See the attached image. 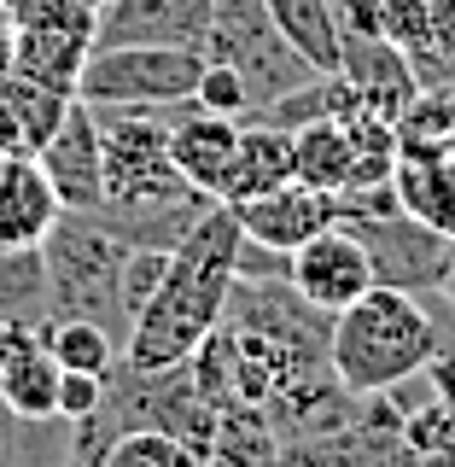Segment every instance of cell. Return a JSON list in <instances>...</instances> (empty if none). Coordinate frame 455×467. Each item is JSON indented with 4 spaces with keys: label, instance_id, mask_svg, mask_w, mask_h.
Instances as JSON below:
<instances>
[{
    "label": "cell",
    "instance_id": "6da1fadb",
    "mask_svg": "<svg viewBox=\"0 0 455 467\" xmlns=\"http://www.w3.org/2000/svg\"><path fill=\"white\" fill-rule=\"evenodd\" d=\"M245 228L222 199L181 234V245L170 252V269L158 292L140 304V316L129 321L123 357L129 368H175L204 345V333L222 321L228 286H233V252H240Z\"/></svg>",
    "mask_w": 455,
    "mask_h": 467
},
{
    "label": "cell",
    "instance_id": "7a4b0ae2",
    "mask_svg": "<svg viewBox=\"0 0 455 467\" xmlns=\"http://www.w3.org/2000/svg\"><path fill=\"white\" fill-rule=\"evenodd\" d=\"M432 350H438L432 304L398 286H368L357 304H345L333 316L327 333V362L339 374V386L357 391V398L427 379Z\"/></svg>",
    "mask_w": 455,
    "mask_h": 467
},
{
    "label": "cell",
    "instance_id": "3957f363",
    "mask_svg": "<svg viewBox=\"0 0 455 467\" xmlns=\"http://www.w3.org/2000/svg\"><path fill=\"white\" fill-rule=\"evenodd\" d=\"M339 223L362 240L379 286L415 292V298L450 292V281H455V234L408 216L398 204V193H391V182L386 187H362V193H345Z\"/></svg>",
    "mask_w": 455,
    "mask_h": 467
},
{
    "label": "cell",
    "instance_id": "277c9868",
    "mask_svg": "<svg viewBox=\"0 0 455 467\" xmlns=\"http://www.w3.org/2000/svg\"><path fill=\"white\" fill-rule=\"evenodd\" d=\"M47 257V286H53V316H88L99 327L123 333L129 339V316H123V275L129 240L117 234L99 211H58L53 234L41 240Z\"/></svg>",
    "mask_w": 455,
    "mask_h": 467
},
{
    "label": "cell",
    "instance_id": "5b68a950",
    "mask_svg": "<svg viewBox=\"0 0 455 467\" xmlns=\"http://www.w3.org/2000/svg\"><path fill=\"white\" fill-rule=\"evenodd\" d=\"M199 53L240 70L245 94H252V117L315 77V65L281 36V24L269 18L263 0H211V24H204Z\"/></svg>",
    "mask_w": 455,
    "mask_h": 467
},
{
    "label": "cell",
    "instance_id": "8992f818",
    "mask_svg": "<svg viewBox=\"0 0 455 467\" xmlns=\"http://www.w3.org/2000/svg\"><path fill=\"white\" fill-rule=\"evenodd\" d=\"M292 152H298V182L327 187V193H362V187H386L398 164V123L374 111H339L321 123L292 129Z\"/></svg>",
    "mask_w": 455,
    "mask_h": 467
},
{
    "label": "cell",
    "instance_id": "52a82bcc",
    "mask_svg": "<svg viewBox=\"0 0 455 467\" xmlns=\"http://www.w3.org/2000/svg\"><path fill=\"white\" fill-rule=\"evenodd\" d=\"M204 70L199 47H152V41H129V47H94L82 65L77 99L88 106H181L193 99Z\"/></svg>",
    "mask_w": 455,
    "mask_h": 467
},
{
    "label": "cell",
    "instance_id": "ba28073f",
    "mask_svg": "<svg viewBox=\"0 0 455 467\" xmlns=\"http://www.w3.org/2000/svg\"><path fill=\"white\" fill-rule=\"evenodd\" d=\"M36 164L53 182L65 211H99V199H106V140H99V111L88 99H70L65 123L47 135Z\"/></svg>",
    "mask_w": 455,
    "mask_h": 467
},
{
    "label": "cell",
    "instance_id": "9c48e42d",
    "mask_svg": "<svg viewBox=\"0 0 455 467\" xmlns=\"http://www.w3.org/2000/svg\"><path fill=\"white\" fill-rule=\"evenodd\" d=\"M286 281L298 286L315 310H327V316H339L345 304H357L368 286H379L374 263H368V252H362V240L345 223L310 234V240L292 252V275H286Z\"/></svg>",
    "mask_w": 455,
    "mask_h": 467
},
{
    "label": "cell",
    "instance_id": "30bf717a",
    "mask_svg": "<svg viewBox=\"0 0 455 467\" xmlns=\"http://www.w3.org/2000/svg\"><path fill=\"white\" fill-rule=\"evenodd\" d=\"M333 70H339V82L350 88V99H357L362 111L391 117V123H398V111L420 94V77H415V65H408V53L398 41L374 36V29H339V65Z\"/></svg>",
    "mask_w": 455,
    "mask_h": 467
},
{
    "label": "cell",
    "instance_id": "8fae6325",
    "mask_svg": "<svg viewBox=\"0 0 455 467\" xmlns=\"http://www.w3.org/2000/svg\"><path fill=\"white\" fill-rule=\"evenodd\" d=\"M228 211L240 216L245 240L274 245V252H298L310 234H321V228L339 223V216H345V199L292 175V182L269 187V193H257V199H240V204H228Z\"/></svg>",
    "mask_w": 455,
    "mask_h": 467
},
{
    "label": "cell",
    "instance_id": "7c38bea8",
    "mask_svg": "<svg viewBox=\"0 0 455 467\" xmlns=\"http://www.w3.org/2000/svg\"><path fill=\"white\" fill-rule=\"evenodd\" d=\"M211 24V0H106L94 24V47H199Z\"/></svg>",
    "mask_w": 455,
    "mask_h": 467
},
{
    "label": "cell",
    "instance_id": "4fadbf2b",
    "mask_svg": "<svg viewBox=\"0 0 455 467\" xmlns=\"http://www.w3.org/2000/svg\"><path fill=\"white\" fill-rule=\"evenodd\" d=\"M240 123L245 117H216L193 106V99L170 111V158L199 193L216 199V187H222V175L233 164V146H240Z\"/></svg>",
    "mask_w": 455,
    "mask_h": 467
},
{
    "label": "cell",
    "instance_id": "5bb4252c",
    "mask_svg": "<svg viewBox=\"0 0 455 467\" xmlns=\"http://www.w3.org/2000/svg\"><path fill=\"white\" fill-rule=\"evenodd\" d=\"M298 175V152H292V129L269 123V117H245L240 123V146H233V164L216 187L222 204H240V199H257L269 187H281Z\"/></svg>",
    "mask_w": 455,
    "mask_h": 467
},
{
    "label": "cell",
    "instance_id": "9a60e30c",
    "mask_svg": "<svg viewBox=\"0 0 455 467\" xmlns=\"http://www.w3.org/2000/svg\"><path fill=\"white\" fill-rule=\"evenodd\" d=\"M58 211L65 204L36 158H0V245H41Z\"/></svg>",
    "mask_w": 455,
    "mask_h": 467
},
{
    "label": "cell",
    "instance_id": "2e32d148",
    "mask_svg": "<svg viewBox=\"0 0 455 467\" xmlns=\"http://www.w3.org/2000/svg\"><path fill=\"white\" fill-rule=\"evenodd\" d=\"M391 193L408 216L455 234V158H438V152H398L391 164Z\"/></svg>",
    "mask_w": 455,
    "mask_h": 467
},
{
    "label": "cell",
    "instance_id": "e0dca14e",
    "mask_svg": "<svg viewBox=\"0 0 455 467\" xmlns=\"http://www.w3.org/2000/svg\"><path fill=\"white\" fill-rule=\"evenodd\" d=\"M88 53H94L88 36H65V29H12V70L29 77V82L58 88V94H77Z\"/></svg>",
    "mask_w": 455,
    "mask_h": 467
},
{
    "label": "cell",
    "instance_id": "ac0fdd59",
    "mask_svg": "<svg viewBox=\"0 0 455 467\" xmlns=\"http://www.w3.org/2000/svg\"><path fill=\"white\" fill-rule=\"evenodd\" d=\"M204 467H281V438L252 403H228L204 444Z\"/></svg>",
    "mask_w": 455,
    "mask_h": 467
},
{
    "label": "cell",
    "instance_id": "d6986e66",
    "mask_svg": "<svg viewBox=\"0 0 455 467\" xmlns=\"http://www.w3.org/2000/svg\"><path fill=\"white\" fill-rule=\"evenodd\" d=\"M47 316H53V286L41 245H0V321L41 333Z\"/></svg>",
    "mask_w": 455,
    "mask_h": 467
},
{
    "label": "cell",
    "instance_id": "ffe728a7",
    "mask_svg": "<svg viewBox=\"0 0 455 467\" xmlns=\"http://www.w3.org/2000/svg\"><path fill=\"white\" fill-rule=\"evenodd\" d=\"M0 403L18 420H58V362L41 339L0 362Z\"/></svg>",
    "mask_w": 455,
    "mask_h": 467
},
{
    "label": "cell",
    "instance_id": "44dd1931",
    "mask_svg": "<svg viewBox=\"0 0 455 467\" xmlns=\"http://www.w3.org/2000/svg\"><path fill=\"white\" fill-rule=\"evenodd\" d=\"M41 345L58 368H77V374H111L117 368V333L99 327L88 316H47L41 321Z\"/></svg>",
    "mask_w": 455,
    "mask_h": 467
},
{
    "label": "cell",
    "instance_id": "7402d4cb",
    "mask_svg": "<svg viewBox=\"0 0 455 467\" xmlns=\"http://www.w3.org/2000/svg\"><path fill=\"white\" fill-rule=\"evenodd\" d=\"M269 18L281 24V36L310 58L315 70L339 65V18H333V0H263Z\"/></svg>",
    "mask_w": 455,
    "mask_h": 467
},
{
    "label": "cell",
    "instance_id": "603a6c76",
    "mask_svg": "<svg viewBox=\"0 0 455 467\" xmlns=\"http://www.w3.org/2000/svg\"><path fill=\"white\" fill-rule=\"evenodd\" d=\"M398 152L455 158V82L450 88H420L398 111Z\"/></svg>",
    "mask_w": 455,
    "mask_h": 467
},
{
    "label": "cell",
    "instance_id": "cb8c5ba5",
    "mask_svg": "<svg viewBox=\"0 0 455 467\" xmlns=\"http://www.w3.org/2000/svg\"><path fill=\"white\" fill-rule=\"evenodd\" d=\"M94 467H204V456L164 427H129L99 450Z\"/></svg>",
    "mask_w": 455,
    "mask_h": 467
},
{
    "label": "cell",
    "instance_id": "d4e9b609",
    "mask_svg": "<svg viewBox=\"0 0 455 467\" xmlns=\"http://www.w3.org/2000/svg\"><path fill=\"white\" fill-rule=\"evenodd\" d=\"M403 444L415 450L420 462H438V467H450L455 462V403H444L432 391L427 403H415L403 415Z\"/></svg>",
    "mask_w": 455,
    "mask_h": 467
},
{
    "label": "cell",
    "instance_id": "484cf974",
    "mask_svg": "<svg viewBox=\"0 0 455 467\" xmlns=\"http://www.w3.org/2000/svg\"><path fill=\"white\" fill-rule=\"evenodd\" d=\"M368 29L386 41H398L415 65L427 53V36H432V0H368Z\"/></svg>",
    "mask_w": 455,
    "mask_h": 467
},
{
    "label": "cell",
    "instance_id": "4316f807",
    "mask_svg": "<svg viewBox=\"0 0 455 467\" xmlns=\"http://www.w3.org/2000/svg\"><path fill=\"white\" fill-rule=\"evenodd\" d=\"M420 88H450L455 82V0H432V36L427 53L415 58Z\"/></svg>",
    "mask_w": 455,
    "mask_h": 467
},
{
    "label": "cell",
    "instance_id": "83f0119b",
    "mask_svg": "<svg viewBox=\"0 0 455 467\" xmlns=\"http://www.w3.org/2000/svg\"><path fill=\"white\" fill-rule=\"evenodd\" d=\"M164 269H170V252H164V245H129L123 275H117V292H123V316H129V321H135V316H140V304L158 292Z\"/></svg>",
    "mask_w": 455,
    "mask_h": 467
},
{
    "label": "cell",
    "instance_id": "f1b7e54d",
    "mask_svg": "<svg viewBox=\"0 0 455 467\" xmlns=\"http://www.w3.org/2000/svg\"><path fill=\"white\" fill-rule=\"evenodd\" d=\"M193 106L216 111V117H252V94H245L240 70H228V65H216V58H204L199 88H193Z\"/></svg>",
    "mask_w": 455,
    "mask_h": 467
},
{
    "label": "cell",
    "instance_id": "f546056e",
    "mask_svg": "<svg viewBox=\"0 0 455 467\" xmlns=\"http://www.w3.org/2000/svg\"><path fill=\"white\" fill-rule=\"evenodd\" d=\"M106 379L111 374H77V368H58V420L65 427H77L88 420L99 403H106Z\"/></svg>",
    "mask_w": 455,
    "mask_h": 467
},
{
    "label": "cell",
    "instance_id": "4dcf8cb0",
    "mask_svg": "<svg viewBox=\"0 0 455 467\" xmlns=\"http://www.w3.org/2000/svg\"><path fill=\"white\" fill-rule=\"evenodd\" d=\"M427 391H438L444 403H455V339H438L432 362H427Z\"/></svg>",
    "mask_w": 455,
    "mask_h": 467
},
{
    "label": "cell",
    "instance_id": "1f68e13d",
    "mask_svg": "<svg viewBox=\"0 0 455 467\" xmlns=\"http://www.w3.org/2000/svg\"><path fill=\"white\" fill-rule=\"evenodd\" d=\"M12 70V12H6V0H0V77Z\"/></svg>",
    "mask_w": 455,
    "mask_h": 467
},
{
    "label": "cell",
    "instance_id": "d6a6232c",
    "mask_svg": "<svg viewBox=\"0 0 455 467\" xmlns=\"http://www.w3.org/2000/svg\"><path fill=\"white\" fill-rule=\"evenodd\" d=\"M88 6H94V12H99V6H106V0H88Z\"/></svg>",
    "mask_w": 455,
    "mask_h": 467
},
{
    "label": "cell",
    "instance_id": "836d02e7",
    "mask_svg": "<svg viewBox=\"0 0 455 467\" xmlns=\"http://www.w3.org/2000/svg\"><path fill=\"white\" fill-rule=\"evenodd\" d=\"M450 292H455V281H450Z\"/></svg>",
    "mask_w": 455,
    "mask_h": 467
},
{
    "label": "cell",
    "instance_id": "e575fe53",
    "mask_svg": "<svg viewBox=\"0 0 455 467\" xmlns=\"http://www.w3.org/2000/svg\"><path fill=\"white\" fill-rule=\"evenodd\" d=\"M450 467H455V462H450Z\"/></svg>",
    "mask_w": 455,
    "mask_h": 467
}]
</instances>
